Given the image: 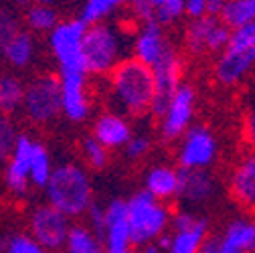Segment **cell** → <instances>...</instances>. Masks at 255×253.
Here are the masks:
<instances>
[{"label": "cell", "instance_id": "6da1fadb", "mask_svg": "<svg viewBox=\"0 0 255 253\" xmlns=\"http://www.w3.org/2000/svg\"><path fill=\"white\" fill-rule=\"evenodd\" d=\"M108 93L112 112L126 118H142L150 114L154 102L152 69L136 59H124L108 75Z\"/></svg>", "mask_w": 255, "mask_h": 253}, {"label": "cell", "instance_id": "7a4b0ae2", "mask_svg": "<svg viewBox=\"0 0 255 253\" xmlns=\"http://www.w3.org/2000/svg\"><path fill=\"white\" fill-rule=\"evenodd\" d=\"M43 191L47 203L63 213L69 221L83 217L93 205V184L89 172L79 162L55 164L51 178Z\"/></svg>", "mask_w": 255, "mask_h": 253}, {"label": "cell", "instance_id": "3957f363", "mask_svg": "<svg viewBox=\"0 0 255 253\" xmlns=\"http://www.w3.org/2000/svg\"><path fill=\"white\" fill-rule=\"evenodd\" d=\"M130 37L120 24L98 22L89 24L83 37V59L87 75L108 77L126 57L130 49Z\"/></svg>", "mask_w": 255, "mask_h": 253}, {"label": "cell", "instance_id": "277c9868", "mask_svg": "<svg viewBox=\"0 0 255 253\" xmlns=\"http://www.w3.org/2000/svg\"><path fill=\"white\" fill-rule=\"evenodd\" d=\"M255 67V22L231 30L227 47L215 59V79L225 87L239 85Z\"/></svg>", "mask_w": 255, "mask_h": 253}, {"label": "cell", "instance_id": "5b68a950", "mask_svg": "<svg viewBox=\"0 0 255 253\" xmlns=\"http://www.w3.org/2000/svg\"><path fill=\"white\" fill-rule=\"evenodd\" d=\"M128 207V227H130L134 247L154 243L160 235L168 233L172 211L166 203L150 197L144 191L134 193L126 201Z\"/></svg>", "mask_w": 255, "mask_h": 253}, {"label": "cell", "instance_id": "8992f818", "mask_svg": "<svg viewBox=\"0 0 255 253\" xmlns=\"http://www.w3.org/2000/svg\"><path fill=\"white\" fill-rule=\"evenodd\" d=\"M87 24L77 18L59 20L57 26L47 35V45L61 75H87L83 59V37Z\"/></svg>", "mask_w": 255, "mask_h": 253}, {"label": "cell", "instance_id": "52a82bcc", "mask_svg": "<svg viewBox=\"0 0 255 253\" xmlns=\"http://www.w3.org/2000/svg\"><path fill=\"white\" fill-rule=\"evenodd\" d=\"M20 112L35 126H49L61 116V85L59 77L43 73L24 83Z\"/></svg>", "mask_w": 255, "mask_h": 253}, {"label": "cell", "instance_id": "ba28073f", "mask_svg": "<svg viewBox=\"0 0 255 253\" xmlns=\"http://www.w3.org/2000/svg\"><path fill=\"white\" fill-rule=\"evenodd\" d=\"M71 227V221L53 209L49 203L33 207L28 213V237L35 243H39L47 253H57L63 249Z\"/></svg>", "mask_w": 255, "mask_h": 253}, {"label": "cell", "instance_id": "9c48e42d", "mask_svg": "<svg viewBox=\"0 0 255 253\" xmlns=\"http://www.w3.org/2000/svg\"><path fill=\"white\" fill-rule=\"evenodd\" d=\"M197 110V91L190 83H180L178 89L172 93V98L164 110L160 120V140L172 144L184 136V132L193 126Z\"/></svg>", "mask_w": 255, "mask_h": 253}, {"label": "cell", "instance_id": "30bf717a", "mask_svg": "<svg viewBox=\"0 0 255 253\" xmlns=\"http://www.w3.org/2000/svg\"><path fill=\"white\" fill-rule=\"evenodd\" d=\"M180 170H209L219 158V142L207 126H190L178 146Z\"/></svg>", "mask_w": 255, "mask_h": 253}, {"label": "cell", "instance_id": "8fae6325", "mask_svg": "<svg viewBox=\"0 0 255 253\" xmlns=\"http://www.w3.org/2000/svg\"><path fill=\"white\" fill-rule=\"evenodd\" d=\"M229 37L231 28L217 16L190 18L184 28V49L195 57H203L207 53L219 55L227 47Z\"/></svg>", "mask_w": 255, "mask_h": 253}, {"label": "cell", "instance_id": "7c38bea8", "mask_svg": "<svg viewBox=\"0 0 255 253\" xmlns=\"http://www.w3.org/2000/svg\"><path fill=\"white\" fill-rule=\"evenodd\" d=\"M170 247L166 253H199L209 237V221L190 209H180L170 217Z\"/></svg>", "mask_w": 255, "mask_h": 253}, {"label": "cell", "instance_id": "4fadbf2b", "mask_svg": "<svg viewBox=\"0 0 255 253\" xmlns=\"http://www.w3.org/2000/svg\"><path fill=\"white\" fill-rule=\"evenodd\" d=\"M182 57L174 49V45L168 49V53L152 67L154 77V102L150 108V114L154 118H160L172 98V93L182 83Z\"/></svg>", "mask_w": 255, "mask_h": 253}, {"label": "cell", "instance_id": "5bb4252c", "mask_svg": "<svg viewBox=\"0 0 255 253\" xmlns=\"http://www.w3.org/2000/svg\"><path fill=\"white\" fill-rule=\"evenodd\" d=\"M199 253H255V217H237L221 235L207 237Z\"/></svg>", "mask_w": 255, "mask_h": 253}, {"label": "cell", "instance_id": "9a60e30c", "mask_svg": "<svg viewBox=\"0 0 255 253\" xmlns=\"http://www.w3.org/2000/svg\"><path fill=\"white\" fill-rule=\"evenodd\" d=\"M33 146H35V138L30 134L20 132L14 144V150L10 154V158L4 164V184L6 191L16 197L22 199L28 195V166H30V154H33Z\"/></svg>", "mask_w": 255, "mask_h": 253}, {"label": "cell", "instance_id": "2e32d148", "mask_svg": "<svg viewBox=\"0 0 255 253\" xmlns=\"http://www.w3.org/2000/svg\"><path fill=\"white\" fill-rule=\"evenodd\" d=\"M106 213V225L102 233L104 251L106 253H130L134 243L128 227V207L126 199H112L104 205Z\"/></svg>", "mask_w": 255, "mask_h": 253}, {"label": "cell", "instance_id": "e0dca14e", "mask_svg": "<svg viewBox=\"0 0 255 253\" xmlns=\"http://www.w3.org/2000/svg\"><path fill=\"white\" fill-rule=\"evenodd\" d=\"M61 114L73 124H81L91 116V93L87 75H61Z\"/></svg>", "mask_w": 255, "mask_h": 253}, {"label": "cell", "instance_id": "ac0fdd59", "mask_svg": "<svg viewBox=\"0 0 255 253\" xmlns=\"http://www.w3.org/2000/svg\"><path fill=\"white\" fill-rule=\"evenodd\" d=\"M132 59L144 63L146 67H154L158 61H160L168 49L172 47L166 39L164 28L158 24V22H144L138 33L132 37Z\"/></svg>", "mask_w": 255, "mask_h": 253}, {"label": "cell", "instance_id": "d6986e66", "mask_svg": "<svg viewBox=\"0 0 255 253\" xmlns=\"http://www.w3.org/2000/svg\"><path fill=\"white\" fill-rule=\"evenodd\" d=\"M231 199L249 213H255V150L245 152L229 174Z\"/></svg>", "mask_w": 255, "mask_h": 253}, {"label": "cell", "instance_id": "ffe728a7", "mask_svg": "<svg viewBox=\"0 0 255 253\" xmlns=\"http://www.w3.org/2000/svg\"><path fill=\"white\" fill-rule=\"evenodd\" d=\"M132 124L126 116L118 114V112H102L93 122L91 128V136L98 140L102 146H106L108 150H118L124 148L126 142L132 138Z\"/></svg>", "mask_w": 255, "mask_h": 253}, {"label": "cell", "instance_id": "44dd1931", "mask_svg": "<svg viewBox=\"0 0 255 253\" xmlns=\"http://www.w3.org/2000/svg\"><path fill=\"white\" fill-rule=\"evenodd\" d=\"M217 182L209 170H180L178 168V195L186 205H203L215 195Z\"/></svg>", "mask_w": 255, "mask_h": 253}, {"label": "cell", "instance_id": "7402d4cb", "mask_svg": "<svg viewBox=\"0 0 255 253\" xmlns=\"http://www.w3.org/2000/svg\"><path fill=\"white\" fill-rule=\"evenodd\" d=\"M0 55H2L4 63L12 69H26L35 63L37 59V41L35 35L28 33L26 28L18 30V33L8 39L2 47H0Z\"/></svg>", "mask_w": 255, "mask_h": 253}, {"label": "cell", "instance_id": "603a6c76", "mask_svg": "<svg viewBox=\"0 0 255 253\" xmlns=\"http://www.w3.org/2000/svg\"><path fill=\"white\" fill-rule=\"evenodd\" d=\"M144 193L158 201H172L178 195V168L170 164H156L144 176Z\"/></svg>", "mask_w": 255, "mask_h": 253}, {"label": "cell", "instance_id": "cb8c5ba5", "mask_svg": "<svg viewBox=\"0 0 255 253\" xmlns=\"http://www.w3.org/2000/svg\"><path fill=\"white\" fill-rule=\"evenodd\" d=\"M63 253H106L104 241L98 233H93L87 225L75 223L69 227Z\"/></svg>", "mask_w": 255, "mask_h": 253}, {"label": "cell", "instance_id": "d4e9b609", "mask_svg": "<svg viewBox=\"0 0 255 253\" xmlns=\"http://www.w3.org/2000/svg\"><path fill=\"white\" fill-rule=\"evenodd\" d=\"M24 98V81L14 73H2L0 75V114L2 116H14L22 108Z\"/></svg>", "mask_w": 255, "mask_h": 253}, {"label": "cell", "instance_id": "484cf974", "mask_svg": "<svg viewBox=\"0 0 255 253\" xmlns=\"http://www.w3.org/2000/svg\"><path fill=\"white\" fill-rule=\"evenodd\" d=\"M53 166H55V162H53V156H51L49 148L43 142L35 140L33 154H30V166H28V182H30V186L45 188V184L51 178Z\"/></svg>", "mask_w": 255, "mask_h": 253}, {"label": "cell", "instance_id": "4316f807", "mask_svg": "<svg viewBox=\"0 0 255 253\" xmlns=\"http://www.w3.org/2000/svg\"><path fill=\"white\" fill-rule=\"evenodd\" d=\"M26 30L33 35H49L59 22V12L51 4H30L22 16Z\"/></svg>", "mask_w": 255, "mask_h": 253}, {"label": "cell", "instance_id": "83f0119b", "mask_svg": "<svg viewBox=\"0 0 255 253\" xmlns=\"http://www.w3.org/2000/svg\"><path fill=\"white\" fill-rule=\"evenodd\" d=\"M219 18L231 30L255 22V0H225Z\"/></svg>", "mask_w": 255, "mask_h": 253}, {"label": "cell", "instance_id": "f1b7e54d", "mask_svg": "<svg viewBox=\"0 0 255 253\" xmlns=\"http://www.w3.org/2000/svg\"><path fill=\"white\" fill-rule=\"evenodd\" d=\"M124 2L126 0H83L79 18L87 26L98 24V22H106Z\"/></svg>", "mask_w": 255, "mask_h": 253}, {"label": "cell", "instance_id": "f546056e", "mask_svg": "<svg viewBox=\"0 0 255 253\" xmlns=\"http://www.w3.org/2000/svg\"><path fill=\"white\" fill-rule=\"evenodd\" d=\"M79 152L83 156L85 164L93 170H104L110 164V150L106 146H102L93 136H87V138L81 140Z\"/></svg>", "mask_w": 255, "mask_h": 253}, {"label": "cell", "instance_id": "4dcf8cb0", "mask_svg": "<svg viewBox=\"0 0 255 253\" xmlns=\"http://www.w3.org/2000/svg\"><path fill=\"white\" fill-rule=\"evenodd\" d=\"M18 128L10 116H2L0 114V164H6V160L10 158L16 138H18Z\"/></svg>", "mask_w": 255, "mask_h": 253}, {"label": "cell", "instance_id": "1f68e13d", "mask_svg": "<svg viewBox=\"0 0 255 253\" xmlns=\"http://www.w3.org/2000/svg\"><path fill=\"white\" fill-rule=\"evenodd\" d=\"M18 30H22L20 14L6 2H0V47L12 39Z\"/></svg>", "mask_w": 255, "mask_h": 253}, {"label": "cell", "instance_id": "d6a6232c", "mask_svg": "<svg viewBox=\"0 0 255 253\" xmlns=\"http://www.w3.org/2000/svg\"><path fill=\"white\" fill-rule=\"evenodd\" d=\"M0 253H47L26 233H14L0 241Z\"/></svg>", "mask_w": 255, "mask_h": 253}, {"label": "cell", "instance_id": "836d02e7", "mask_svg": "<svg viewBox=\"0 0 255 253\" xmlns=\"http://www.w3.org/2000/svg\"><path fill=\"white\" fill-rule=\"evenodd\" d=\"M150 138L146 134H132V138L124 146V156L128 160H142V158L150 152Z\"/></svg>", "mask_w": 255, "mask_h": 253}, {"label": "cell", "instance_id": "e575fe53", "mask_svg": "<svg viewBox=\"0 0 255 253\" xmlns=\"http://www.w3.org/2000/svg\"><path fill=\"white\" fill-rule=\"evenodd\" d=\"M243 140L249 150H255V93L245 106L243 114Z\"/></svg>", "mask_w": 255, "mask_h": 253}, {"label": "cell", "instance_id": "d590c367", "mask_svg": "<svg viewBox=\"0 0 255 253\" xmlns=\"http://www.w3.org/2000/svg\"><path fill=\"white\" fill-rule=\"evenodd\" d=\"M85 217H87V227H89L93 233H98V235L102 237V233H104V225H106V213H104V205L93 203V205L87 209Z\"/></svg>", "mask_w": 255, "mask_h": 253}, {"label": "cell", "instance_id": "8d00e7d4", "mask_svg": "<svg viewBox=\"0 0 255 253\" xmlns=\"http://www.w3.org/2000/svg\"><path fill=\"white\" fill-rule=\"evenodd\" d=\"M209 0H184V14L190 18H203L207 16Z\"/></svg>", "mask_w": 255, "mask_h": 253}, {"label": "cell", "instance_id": "74e56055", "mask_svg": "<svg viewBox=\"0 0 255 253\" xmlns=\"http://www.w3.org/2000/svg\"><path fill=\"white\" fill-rule=\"evenodd\" d=\"M140 253H162V251H160V247H158L156 243H148V245L140 247Z\"/></svg>", "mask_w": 255, "mask_h": 253}, {"label": "cell", "instance_id": "f35d334b", "mask_svg": "<svg viewBox=\"0 0 255 253\" xmlns=\"http://www.w3.org/2000/svg\"><path fill=\"white\" fill-rule=\"evenodd\" d=\"M53 0H30V4H51Z\"/></svg>", "mask_w": 255, "mask_h": 253}, {"label": "cell", "instance_id": "ab89813d", "mask_svg": "<svg viewBox=\"0 0 255 253\" xmlns=\"http://www.w3.org/2000/svg\"><path fill=\"white\" fill-rule=\"evenodd\" d=\"M126 2H130V4L134 6V4H138V2H142V0H126Z\"/></svg>", "mask_w": 255, "mask_h": 253}, {"label": "cell", "instance_id": "60d3db41", "mask_svg": "<svg viewBox=\"0 0 255 253\" xmlns=\"http://www.w3.org/2000/svg\"><path fill=\"white\" fill-rule=\"evenodd\" d=\"M130 253H140V249H132V251H130Z\"/></svg>", "mask_w": 255, "mask_h": 253}, {"label": "cell", "instance_id": "b9f144b4", "mask_svg": "<svg viewBox=\"0 0 255 253\" xmlns=\"http://www.w3.org/2000/svg\"><path fill=\"white\" fill-rule=\"evenodd\" d=\"M57 253H63V251H57Z\"/></svg>", "mask_w": 255, "mask_h": 253}]
</instances>
